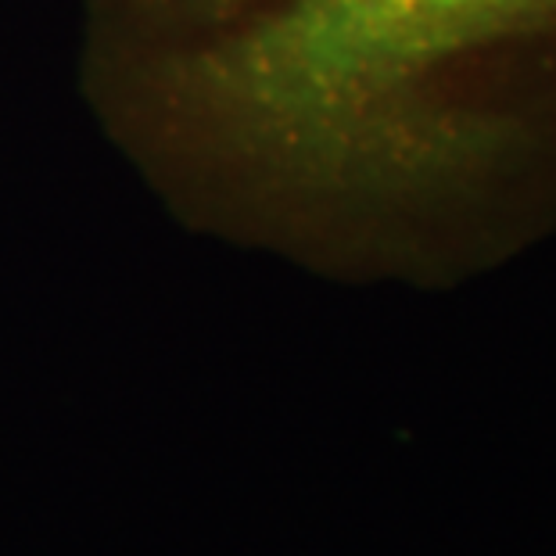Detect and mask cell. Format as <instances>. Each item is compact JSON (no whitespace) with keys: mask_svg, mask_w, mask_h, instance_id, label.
<instances>
[{"mask_svg":"<svg viewBox=\"0 0 556 556\" xmlns=\"http://www.w3.org/2000/svg\"><path fill=\"white\" fill-rule=\"evenodd\" d=\"M79 90L187 230L316 277L556 238V0H83Z\"/></svg>","mask_w":556,"mask_h":556,"instance_id":"1","label":"cell"}]
</instances>
